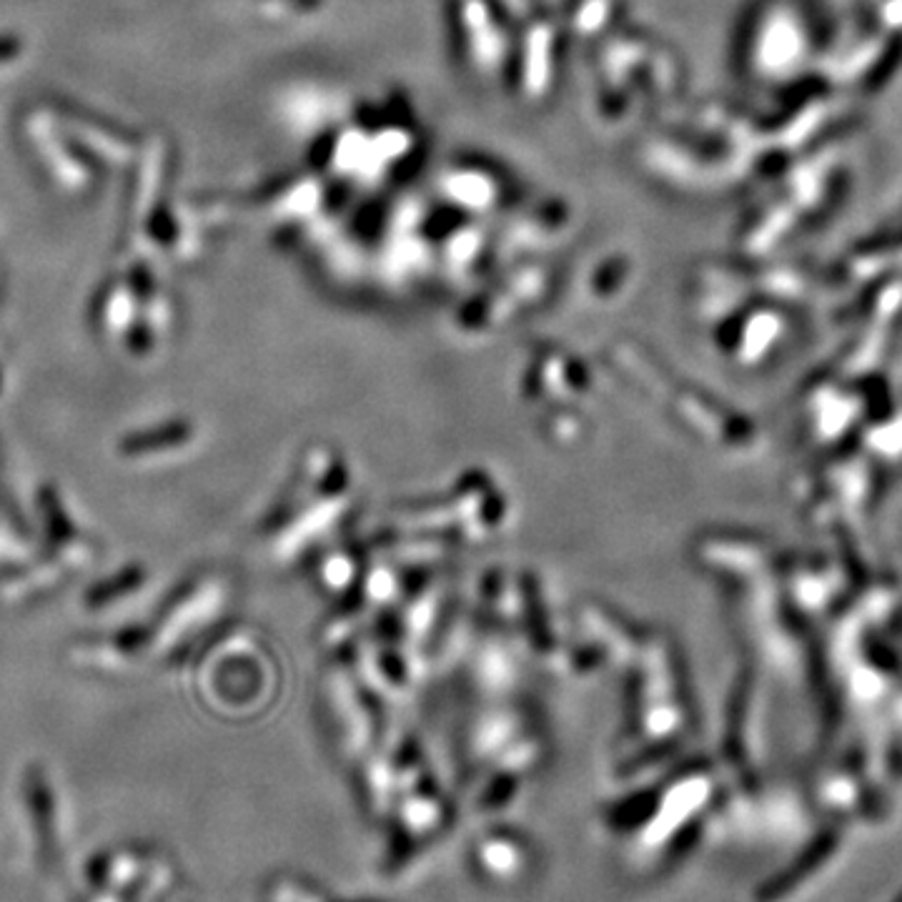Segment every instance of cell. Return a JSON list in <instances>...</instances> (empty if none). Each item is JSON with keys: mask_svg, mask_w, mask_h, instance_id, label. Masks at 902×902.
<instances>
[{"mask_svg": "<svg viewBox=\"0 0 902 902\" xmlns=\"http://www.w3.org/2000/svg\"><path fill=\"white\" fill-rule=\"evenodd\" d=\"M149 231L153 239L158 243H168L174 239V221H170L168 211L166 208H156L151 216V224H149Z\"/></svg>", "mask_w": 902, "mask_h": 902, "instance_id": "1", "label": "cell"}, {"mask_svg": "<svg viewBox=\"0 0 902 902\" xmlns=\"http://www.w3.org/2000/svg\"><path fill=\"white\" fill-rule=\"evenodd\" d=\"M23 51V43L15 36H0V63L13 61Z\"/></svg>", "mask_w": 902, "mask_h": 902, "instance_id": "2", "label": "cell"}]
</instances>
